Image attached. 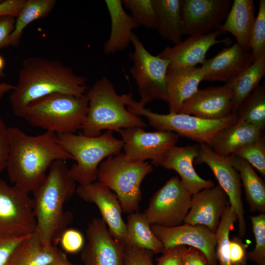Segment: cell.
<instances>
[{"label": "cell", "mask_w": 265, "mask_h": 265, "mask_svg": "<svg viewBox=\"0 0 265 265\" xmlns=\"http://www.w3.org/2000/svg\"><path fill=\"white\" fill-rule=\"evenodd\" d=\"M9 150L6 168L10 181L33 192L44 181L57 160L73 159L59 144L55 133L46 131L30 135L17 127L8 128Z\"/></svg>", "instance_id": "1"}, {"label": "cell", "mask_w": 265, "mask_h": 265, "mask_svg": "<svg viewBox=\"0 0 265 265\" xmlns=\"http://www.w3.org/2000/svg\"><path fill=\"white\" fill-rule=\"evenodd\" d=\"M87 81L86 77L76 74L58 60L39 56L27 58L9 95L12 110L15 116L23 118L32 102L55 93L83 95L88 88Z\"/></svg>", "instance_id": "2"}, {"label": "cell", "mask_w": 265, "mask_h": 265, "mask_svg": "<svg viewBox=\"0 0 265 265\" xmlns=\"http://www.w3.org/2000/svg\"><path fill=\"white\" fill-rule=\"evenodd\" d=\"M76 182L69 173L66 162L54 161L42 183L32 192L36 229L43 241L56 245L60 236L73 219L63 207L76 191Z\"/></svg>", "instance_id": "3"}, {"label": "cell", "mask_w": 265, "mask_h": 265, "mask_svg": "<svg viewBox=\"0 0 265 265\" xmlns=\"http://www.w3.org/2000/svg\"><path fill=\"white\" fill-rule=\"evenodd\" d=\"M86 94L88 108L82 127L83 134L97 136L104 130L118 132L132 127H145L139 116L128 110L123 95H118L112 82L106 77L97 80Z\"/></svg>", "instance_id": "4"}, {"label": "cell", "mask_w": 265, "mask_h": 265, "mask_svg": "<svg viewBox=\"0 0 265 265\" xmlns=\"http://www.w3.org/2000/svg\"><path fill=\"white\" fill-rule=\"evenodd\" d=\"M88 108L86 93H55L29 104L24 116L30 125L57 134L74 133L82 129Z\"/></svg>", "instance_id": "5"}, {"label": "cell", "mask_w": 265, "mask_h": 265, "mask_svg": "<svg viewBox=\"0 0 265 265\" xmlns=\"http://www.w3.org/2000/svg\"><path fill=\"white\" fill-rule=\"evenodd\" d=\"M60 145L71 155L76 163L69 173L79 185H89L97 180L99 166L105 158L116 155L123 147L122 139L108 130L97 136L75 133L57 134Z\"/></svg>", "instance_id": "6"}, {"label": "cell", "mask_w": 265, "mask_h": 265, "mask_svg": "<svg viewBox=\"0 0 265 265\" xmlns=\"http://www.w3.org/2000/svg\"><path fill=\"white\" fill-rule=\"evenodd\" d=\"M123 96L128 110L135 115L145 117L149 124L157 131L172 132L179 136L209 146L218 132L238 120L236 113H232L225 118L216 120L174 112L161 114L140 106L131 94H124Z\"/></svg>", "instance_id": "7"}, {"label": "cell", "mask_w": 265, "mask_h": 265, "mask_svg": "<svg viewBox=\"0 0 265 265\" xmlns=\"http://www.w3.org/2000/svg\"><path fill=\"white\" fill-rule=\"evenodd\" d=\"M152 170L148 162L132 161L120 153L109 156L101 162L97 180L114 192L123 212L130 214L138 211L141 183Z\"/></svg>", "instance_id": "8"}, {"label": "cell", "mask_w": 265, "mask_h": 265, "mask_svg": "<svg viewBox=\"0 0 265 265\" xmlns=\"http://www.w3.org/2000/svg\"><path fill=\"white\" fill-rule=\"evenodd\" d=\"M131 43L134 50L129 53L133 63L130 72L137 86L138 103L145 107L155 100L167 102L166 74L169 61L152 55L134 33L132 34Z\"/></svg>", "instance_id": "9"}, {"label": "cell", "mask_w": 265, "mask_h": 265, "mask_svg": "<svg viewBox=\"0 0 265 265\" xmlns=\"http://www.w3.org/2000/svg\"><path fill=\"white\" fill-rule=\"evenodd\" d=\"M192 196L178 176L172 177L151 197L143 213L151 225H180L189 212Z\"/></svg>", "instance_id": "10"}, {"label": "cell", "mask_w": 265, "mask_h": 265, "mask_svg": "<svg viewBox=\"0 0 265 265\" xmlns=\"http://www.w3.org/2000/svg\"><path fill=\"white\" fill-rule=\"evenodd\" d=\"M28 192L9 186L0 178V235L32 234L36 229L32 198Z\"/></svg>", "instance_id": "11"}, {"label": "cell", "mask_w": 265, "mask_h": 265, "mask_svg": "<svg viewBox=\"0 0 265 265\" xmlns=\"http://www.w3.org/2000/svg\"><path fill=\"white\" fill-rule=\"evenodd\" d=\"M198 147V154L194 163H206L211 169L218 185L227 195L231 207L237 215L239 237H243L246 231V224L241 199V183L238 173L228 157L218 155L210 146L205 143L200 144Z\"/></svg>", "instance_id": "12"}, {"label": "cell", "mask_w": 265, "mask_h": 265, "mask_svg": "<svg viewBox=\"0 0 265 265\" xmlns=\"http://www.w3.org/2000/svg\"><path fill=\"white\" fill-rule=\"evenodd\" d=\"M232 2V0H182V35H203L219 30Z\"/></svg>", "instance_id": "13"}, {"label": "cell", "mask_w": 265, "mask_h": 265, "mask_svg": "<svg viewBox=\"0 0 265 265\" xmlns=\"http://www.w3.org/2000/svg\"><path fill=\"white\" fill-rule=\"evenodd\" d=\"M123 141L124 155L129 160H154L176 145L179 135L170 131L146 132L140 127H132L118 132Z\"/></svg>", "instance_id": "14"}, {"label": "cell", "mask_w": 265, "mask_h": 265, "mask_svg": "<svg viewBox=\"0 0 265 265\" xmlns=\"http://www.w3.org/2000/svg\"><path fill=\"white\" fill-rule=\"evenodd\" d=\"M80 256L84 265H124V243L114 239L102 218H93L86 229Z\"/></svg>", "instance_id": "15"}, {"label": "cell", "mask_w": 265, "mask_h": 265, "mask_svg": "<svg viewBox=\"0 0 265 265\" xmlns=\"http://www.w3.org/2000/svg\"><path fill=\"white\" fill-rule=\"evenodd\" d=\"M151 229L164 248L188 245L203 252L211 265L218 264L215 234L207 227L184 223L173 227L152 225Z\"/></svg>", "instance_id": "16"}, {"label": "cell", "mask_w": 265, "mask_h": 265, "mask_svg": "<svg viewBox=\"0 0 265 265\" xmlns=\"http://www.w3.org/2000/svg\"><path fill=\"white\" fill-rule=\"evenodd\" d=\"M76 192L83 201L97 206L111 235L114 239L124 243L127 235L126 223L122 217V209L115 193L98 181L87 185H79Z\"/></svg>", "instance_id": "17"}, {"label": "cell", "mask_w": 265, "mask_h": 265, "mask_svg": "<svg viewBox=\"0 0 265 265\" xmlns=\"http://www.w3.org/2000/svg\"><path fill=\"white\" fill-rule=\"evenodd\" d=\"M233 90L228 86L198 89L181 105L178 113L216 120L232 113Z\"/></svg>", "instance_id": "18"}, {"label": "cell", "mask_w": 265, "mask_h": 265, "mask_svg": "<svg viewBox=\"0 0 265 265\" xmlns=\"http://www.w3.org/2000/svg\"><path fill=\"white\" fill-rule=\"evenodd\" d=\"M198 154V146L176 145L152 161L151 164L176 171L184 185L193 194L215 186L213 181L201 178L194 169L193 163Z\"/></svg>", "instance_id": "19"}, {"label": "cell", "mask_w": 265, "mask_h": 265, "mask_svg": "<svg viewBox=\"0 0 265 265\" xmlns=\"http://www.w3.org/2000/svg\"><path fill=\"white\" fill-rule=\"evenodd\" d=\"M221 34L223 33L218 30L206 34L189 36L172 47H165L158 56L168 60L170 68L196 67L203 63L207 53L212 47L228 42L226 39H217Z\"/></svg>", "instance_id": "20"}, {"label": "cell", "mask_w": 265, "mask_h": 265, "mask_svg": "<svg viewBox=\"0 0 265 265\" xmlns=\"http://www.w3.org/2000/svg\"><path fill=\"white\" fill-rule=\"evenodd\" d=\"M230 204L227 195L218 185L192 194L190 208L184 223L202 225L214 233Z\"/></svg>", "instance_id": "21"}, {"label": "cell", "mask_w": 265, "mask_h": 265, "mask_svg": "<svg viewBox=\"0 0 265 265\" xmlns=\"http://www.w3.org/2000/svg\"><path fill=\"white\" fill-rule=\"evenodd\" d=\"M254 61L251 53L237 43L222 49L214 56L205 59L201 66L204 80L227 82L234 78Z\"/></svg>", "instance_id": "22"}, {"label": "cell", "mask_w": 265, "mask_h": 265, "mask_svg": "<svg viewBox=\"0 0 265 265\" xmlns=\"http://www.w3.org/2000/svg\"><path fill=\"white\" fill-rule=\"evenodd\" d=\"M201 67L174 68L168 67L166 92L169 112L178 113L182 104L198 90L204 80Z\"/></svg>", "instance_id": "23"}, {"label": "cell", "mask_w": 265, "mask_h": 265, "mask_svg": "<svg viewBox=\"0 0 265 265\" xmlns=\"http://www.w3.org/2000/svg\"><path fill=\"white\" fill-rule=\"evenodd\" d=\"M110 20L111 31L103 46L105 54H113L126 50L131 43L133 29L140 26L125 10L122 1L105 0Z\"/></svg>", "instance_id": "24"}, {"label": "cell", "mask_w": 265, "mask_h": 265, "mask_svg": "<svg viewBox=\"0 0 265 265\" xmlns=\"http://www.w3.org/2000/svg\"><path fill=\"white\" fill-rule=\"evenodd\" d=\"M63 253L53 244H45L36 229L17 246L7 265H48Z\"/></svg>", "instance_id": "25"}, {"label": "cell", "mask_w": 265, "mask_h": 265, "mask_svg": "<svg viewBox=\"0 0 265 265\" xmlns=\"http://www.w3.org/2000/svg\"><path fill=\"white\" fill-rule=\"evenodd\" d=\"M263 132L256 127L239 119L217 132L209 145L218 155L228 157L239 148L260 137Z\"/></svg>", "instance_id": "26"}, {"label": "cell", "mask_w": 265, "mask_h": 265, "mask_svg": "<svg viewBox=\"0 0 265 265\" xmlns=\"http://www.w3.org/2000/svg\"><path fill=\"white\" fill-rule=\"evenodd\" d=\"M255 11L253 0H234L219 30L223 34L229 32L232 34L237 43L247 50L256 17Z\"/></svg>", "instance_id": "27"}, {"label": "cell", "mask_w": 265, "mask_h": 265, "mask_svg": "<svg viewBox=\"0 0 265 265\" xmlns=\"http://www.w3.org/2000/svg\"><path fill=\"white\" fill-rule=\"evenodd\" d=\"M237 170L243 186L250 212H265V184L245 160L232 155L228 157Z\"/></svg>", "instance_id": "28"}, {"label": "cell", "mask_w": 265, "mask_h": 265, "mask_svg": "<svg viewBox=\"0 0 265 265\" xmlns=\"http://www.w3.org/2000/svg\"><path fill=\"white\" fill-rule=\"evenodd\" d=\"M182 0H153L159 34L174 45L182 41Z\"/></svg>", "instance_id": "29"}, {"label": "cell", "mask_w": 265, "mask_h": 265, "mask_svg": "<svg viewBox=\"0 0 265 265\" xmlns=\"http://www.w3.org/2000/svg\"><path fill=\"white\" fill-rule=\"evenodd\" d=\"M126 246L136 247L152 251L155 254L164 249L162 242L153 232L151 225L143 213L138 211L127 217Z\"/></svg>", "instance_id": "30"}, {"label": "cell", "mask_w": 265, "mask_h": 265, "mask_svg": "<svg viewBox=\"0 0 265 265\" xmlns=\"http://www.w3.org/2000/svg\"><path fill=\"white\" fill-rule=\"evenodd\" d=\"M265 75V54L225 84L233 91L232 113H236L242 102L259 86L261 80Z\"/></svg>", "instance_id": "31"}, {"label": "cell", "mask_w": 265, "mask_h": 265, "mask_svg": "<svg viewBox=\"0 0 265 265\" xmlns=\"http://www.w3.org/2000/svg\"><path fill=\"white\" fill-rule=\"evenodd\" d=\"M56 0H26L16 17L10 42L13 47L19 46L25 28L30 23L47 16L53 9Z\"/></svg>", "instance_id": "32"}, {"label": "cell", "mask_w": 265, "mask_h": 265, "mask_svg": "<svg viewBox=\"0 0 265 265\" xmlns=\"http://www.w3.org/2000/svg\"><path fill=\"white\" fill-rule=\"evenodd\" d=\"M238 119L262 132L265 128V85L259 86L242 102L236 112Z\"/></svg>", "instance_id": "33"}, {"label": "cell", "mask_w": 265, "mask_h": 265, "mask_svg": "<svg viewBox=\"0 0 265 265\" xmlns=\"http://www.w3.org/2000/svg\"><path fill=\"white\" fill-rule=\"evenodd\" d=\"M237 220L236 213L229 204L215 232L218 265H232L229 258L230 233Z\"/></svg>", "instance_id": "34"}, {"label": "cell", "mask_w": 265, "mask_h": 265, "mask_svg": "<svg viewBox=\"0 0 265 265\" xmlns=\"http://www.w3.org/2000/svg\"><path fill=\"white\" fill-rule=\"evenodd\" d=\"M233 155L247 161L265 177V137L263 134L237 150Z\"/></svg>", "instance_id": "35"}, {"label": "cell", "mask_w": 265, "mask_h": 265, "mask_svg": "<svg viewBox=\"0 0 265 265\" xmlns=\"http://www.w3.org/2000/svg\"><path fill=\"white\" fill-rule=\"evenodd\" d=\"M124 6L139 25L148 29H157V22L153 0H123Z\"/></svg>", "instance_id": "36"}, {"label": "cell", "mask_w": 265, "mask_h": 265, "mask_svg": "<svg viewBox=\"0 0 265 265\" xmlns=\"http://www.w3.org/2000/svg\"><path fill=\"white\" fill-rule=\"evenodd\" d=\"M252 50L254 61L265 54V0H260L258 13L251 30L248 49Z\"/></svg>", "instance_id": "37"}, {"label": "cell", "mask_w": 265, "mask_h": 265, "mask_svg": "<svg viewBox=\"0 0 265 265\" xmlns=\"http://www.w3.org/2000/svg\"><path fill=\"white\" fill-rule=\"evenodd\" d=\"M255 239L254 249L247 252L248 260L256 265H265V213L250 217Z\"/></svg>", "instance_id": "38"}, {"label": "cell", "mask_w": 265, "mask_h": 265, "mask_svg": "<svg viewBox=\"0 0 265 265\" xmlns=\"http://www.w3.org/2000/svg\"><path fill=\"white\" fill-rule=\"evenodd\" d=\"M59 243L66 253L76 254L82 250L85 239L83 235L79 230L67 228L61 234Z\"/></svg>", "instance_id": "39"}, {"label": "cell", "mask_w": 265, "mask_h": 265, "mask_svg": "<svg viewBox=\"0 0 265 265\" xmlns=\"http://www.w3.org/2000/svg\"><path fill=\"white\" fill-rule=\"evenodd\" d=\"M154 253L147 249L126 246L124 252V265H155L153 262Z\"/></svg>", "instance_id": "40"}, {"label": "cell", "mask_w": 265, "mask_h": 265, "mask_svg": "<svg viewBox=\"0 0 265 265\" xmlns=\"http://www.w3.org/2000/svg\"><path fill=\"white\" fill-rule=\"evenodd\" d=\"M30 235L22 236L0 235V265H8L16 248Z\"/></svg>", "instance_id": "41"}, {"label": "cell", "mask_w": 265, "mask_h": 265, "mask_svg": "<svg viewBox=\"0 0 265 265\" xmlns=\"http://www.w3.org/2000/svg\"><path fill=\"white\" fill-rule=\"evenodd\" d=\"M248 244L241 238L234 237L230 239L229 258L232 265H246Z\"/></svg>", "instance_id": "42"}, {"label": "cell", "mask_w": 265, "mask_h": 265, "mask_svg": "<svg viewBox=\"0 0 265 265\" xmlns=\"http://www.w3.org/2000/svg\"><path fill=\"white\" fill-rule=\"evenodd\" d=\"M186 246L164 248L162 255L156 260L155 265H183V254Z\"/></svg>", "instance_id": "43"}, {"label": "cell", "mask_w": 265, "mask_h": 265, "mask_svg": "<svg viewBox=\"0 0 265 265\" xmlns=\"http://www.w3.org/2000/svg\"><path fill=\"white\" fill-rule=\"evenodd\" d=\"M16 18L6 16L0 17V49L11 46L10 37L14 29Z\"/></svg>", "instance_id": "44"}, {"label": "cell", "mask_w": 265, "mask_h": 265, "mask_svg": "<svg viewBox=\"0 0 265 265\" xmlns=\"http://www.w3.org/2000/svg\"><path fill=\"white\" fill-rule=\"evenodd\" d=\"M9 150L8 128L0 117V173L6 168Z\"/></svg>", "instance_id": "45"}, {"label": "cell", "mask_w": 265, "mask_h": 265, "mask_svg": "<svg viewBox=\"0 0 265 265\" xmlns=\"http://www.w3.org/2000/svg\"><path fill=\"white\" fill-rule=\"evenodd\" d=\"M183 265H211L205 255L199 249L189 246L183 254Z\"/></svg>", "instance_id": "46"}, {"label": "cell", "mask_w": 265, "mask_h": 265, "mask_svg": "<svg viewBox=\"0 0 265 265\" xmlns=\"http://www.w3.org/2000/svg\"><path fill=\"white\" fill-rule=\"evenodd\" d=\"M26 0H5L0 2V17H16Z\"/></svg>", "instance_id": "47"}, {"label": "cell", "mask_w": 265, "mask_h": 265, "mask_svg": "<svg viewBox=\"0 0 265 265\" xmlns=\"http://www.w3.org/2000/svg\"><path fill=\"white\" fill-rule=\"evenodd\" d=\"M48 265H81L79 264H75L70 262L67 256V255L64 252L63 254L57 260L51 263Z\"/></svg>", "instance_id": "48"}, {"label": "cell", "mask_w": 265, "mask_h": 265, "mask_svg": "<svg viewBox=\"0 0 265 265\" xmlns=\"http://www.w3.org/2000/svg\"><path fill=\"white\" fill-rule=\"evenodd\" d=\"M14 85L6 83H0V99L7 92L11 91L14 88Z\"/></svg>", "instance_id": "49"}, {"label": "cell", "mask_w": 265, "mask_h": 265, "mask_svg": "<svg viewBox=\"0 0 265 265\" xmlns=\"http://www.w3.org/2000/svg\"><path fill=\"white\" fill-rule=\"evenodd\" d=\"M5 65V62L4 58L0 55V77L4 75L3 70Z\"/></svg>", "instance_id": "50"}, {"label": "cell", "mask_w": 265, "mask_h": 265, "mask_svg": "<svg viewBox=\"0 0 265 265\" xmlns=\"http://www.w3.org/2000/svg\"><path fill=\"white\" fill-rule=\"evenodd\" d=\"M217 265H218V264Z\"/></svg>", "instance_id": "51"}]
</instances>
